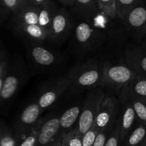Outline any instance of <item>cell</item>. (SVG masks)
Listing matches in <instances>:
<instances>
[{"mask_svg": "<svg viewBox=\"0 0 146 146\" xmlns=\"http://www.w3.org/2000/svg\"><path fill=\"white\" fill-rule=\"evenodd\" d=\"M63 135H60L59 137H58L57 139H56L52 143H51L48 146H61V139H62Z\"/></svg>", "mask_w": 146, "mask_h": 146, "instance_id": "obj_36", "label": "cell"}, {"mask_svg": "<svg viewBox=\"0 0 146 146\" xmlns=\"http://www.w3.org/2000/svg\"><path fill=\"white\" fill-rule=\"evenodd\" d=\"M61 135L60 133L59 117L44 120L38 134L37 146H48Z\"/></svg>", "mask_w": 146, "mask_h": 146, "instance_id": "obj_13", "label": "cell"}, {"mask_svg": "<svg viewBox=\"0 0 146 146\" xmlns=\"http://www.w3.org/2000/svg\"><path fill=\"white\" fill-rule=\"evenodd\" d=\"M72 26L69 13L65 9H61L54 17L48 38L56 44H61L69 35Z\"/></svg>", "mask_w": 146, "mask_h": 146, "instance_id": "obj_10", "label": "cell"}, {"mask_svg": "<svg viewBox=\"0 0 146 146\" xmlns=\"http://www.w3.org/2000/svg\"><path fill=\"white\" fill-rule=\"evenodd\" d=\"M24 46L27 50L28 59L38 69L43 71H52L62 63V56L41 44L24 41Z\"/></svg>", "mask_w": 146, "mask_h": 146, "instance_id": "obj_3", "label": "cell"}, {"mask_svg": "<svg viewBox=\"0 0 146 146\" xmlns=\"http://www.w3.org/2000/svg\"><path fill=\"white\" fill-rule=\"evenodd\" d=\"M105 97L104 91L101 88H94L87 95L77 126L82 135L94 125L99 108Z\"/></svg>", "mask_w": 146, "mask_h": 146, "instance_id": "obj_5", "label": "cell"}, {"mask_svg": "<svg viewBox=\"0 0 146 146\" xmlns=\"http://www.w3.org/2000/svg\"><path fill=\"white\" fill-rule=\"evenodd\" d=\"M71 87L77 89H94L102 86L103 65L95 59H89L73 67L67 74Z\"/></svg>", "mask_w": 146, "mask_h": 146, "instance_id": "obj_2", "label": "cell"}, {"mask_svg": "<svg viewBox=\"0 0 146 146\" xmlns=\"http://www.w3.org/2000/svg\"><path fill=\"white\" fill-rule=\"evenodd\" d=\"M74 7L76 11L86 19L96 15L99 10L96 0H75Z\"/></svg>", "mask_w": 146, "mask_h": 146, "instance_id": "obj_20", "label": "cell"}, {"mask_svg": "<svg viewBox=\"0 0 146 146\" xmlns=\"http://www.w3.org/2000/svg\"><path fill=\"white\" fill-rule=\"evenodd\" d=\"M19 138L14 133L7 123L1 120L0 123V146H19Z\"/></svg>", "mask_w": 146, "mask_h": 146, "instance_id": "obj_22", "label": "cell"}, {"mask_svg": "<svg viewBox=\"0 0 146 146\" xmlns=\"http://www.w3.org/2000/svg\"><path fill=\"white\" fill-rule=\"evenodd\" d=\"M140 0H115L116 15L123 21L128 13L135 7Z\"/></svg>", "mask_w": 146, "mask_h": 146, "instance_id": "obj_25", "label": "cell"}, {"mask_svg": "<svg viewBox=\"0 0 146 146\" xmlns=\"http://www.w3.org/2000/svg\"><path fill=\"white\" fill-rule=\"evenodd\" d=\"M18 1L20 9L24 8V7H27V6H31L30 0H18Z\"/></svg>", "mask_w": 146, "mask_h": 146, "instance_id": "obj_34", "label": "cell"}, {"mask_svg": "<svg viewBox=\"0 0 146 146\" xmlns=\"http://www.w3.org/2000/svg\"><path fill=\"white\" fill-rule=\"evenodd\" d=\"M38 14L39 7L36 6H27L20 9L11 20L12 28L30 24H38Z\"/></svg>", "mask_w": 146, "mask_h": 146, "instance_id": "obj_17", "label": "cell"}, {"mask_svg": "<svg viewBox=\"0 0 146 146\" xmlns=\"http://www.w3.org/2000/svg\"><path fill=\"white\" fill-rule=\"evenodd\" d=\"M100 131H98V128L93 125L86 133L83 135L82 141H83V146H93Z\"/></svg>", "mask_w": 146, "mask_h": 146, "instance_id": "obj_29", "label": "cell"}, {"mask_svg": "<svg viewBox=\"0 0 146 146\" xmlns=\"http://www.w3.org/2000/svg\"><path fill=\"white\" fill-rule=\"evenodd\" d=\"M125 64L146 77V47L130 46L125 53Z\"/></svg>", "mask_w": 146, "mask_h": 146, "instance_id": "obj_14", "label": "cell"}, {"mask_svg": "<svg viewBox=\"0 0 146 146\" xmlns=\"http://www.w3.org/2000/svg\"><path fill=\"white\" fill-rule=\"evenodd\" d=\"M121 140L120 138L118 128L115 126L112 129L110 133L108 140L106 141L105 146H120L121 144Z\"/></svg>", "mask_w": 146, "mask_h": 146, "instance_id": "obj_30", "label": "cell"}, {"mask_svg": "<svg viewBox=\"0 0 146 146\" xmlns=\"http://www.w3.org/2000/svg\"><path fill=\"white\" fill-rule=\"evenodd\" d=\"M44 121V119L40 120L39 122L37 123V125L32 130V131L28 135H27L24 139H22V141L20 143L19 146H37L40 128H41Z\"/></svg>", "mask_w": 146, "mask_h": 146, "instance_id": "obj_28", "label": "cell"}, {"mask_svg": "<svg viewBox=\"0 0 146 146\" xmlns=\"http://www.w3.org/2000/svg\"><path fill=\"white\" fill-rule=\"evenodd\" d=\"M42 111L36 101L29 104L23 110L15 125V133L19 139H24L35 128Z\"/></svg>", "mask_w": 146, "mask_h": 146, "instance_id": "obj_9", "label": "cell"}, {"mask_svg": "<svg viewBox=\"0 0 146 146\" xmlns=\"http://www.w3.org/2000/svg\"><path fill=\"white\" fill-rule=\"evenodd\" d=\"M146 138V126L138 123L124 140L123 146H140Z\"/></svg>", "mask_w": 146, "mask_h": 146, "instance_id": "obj_21", "label": "cell"}, {"mask_svg": "<svg viewBox=\"0 0 146 146\" xmlns=\"http://www.w3.org/2000/svg\"><path fill=\"white\" fill-rule=\"evenodd\" d=\"M139 74L127 64H111L105 63L103 65L102 86L120 94L127 84L132 81Z\"/></svg>", "mask_w": 146, "mask_h": 146, "instance_id": "obj_4", "label": "cell"}, {"mask_svg": "<svg viewBox=\"0 0 146 146\" xmlns=\"http://www.w3.org/2000/svg\"><path fill=\"white\" fill-rule=\"evenodd\" d=\"M132 105L135 115H136L137 121L138 123L143 124L146 126V102L145 101H139V100H133L129 101Z\"/></svg>", "mask_w": 146, "mask_h": 146, "instance_id": "obj_27", "label": "cell"}, {"mask_svg": "<svg viewBox=\"0 0 146 146\" xmlns=\"http://www.w3.org/2000/svg\"><path fill=\"white\" fill-rule=\"evenodd\" d=\"M71 86V81L67 75L46 83L40 90L37 104L44 111L51 106L58 98Z\"/></svg>", "mask_w": 146, "mask_h": 146, "instance_id": "obj_6", "label": "cell"}, {"mask_svg": "<svg viewBox=\"0 0 146 146\" xmlns=\"http://www.w3.org/2000/svg\"><path fill=\"white\" fill-rule=\"evenodd\" d=\"M82 108L79 106H73L68 108L59 117L60 133L61 135L66 133L70 131L74 123L78 119L81 115Z\"/></svg>", "mask_w": 146, "mask_h": 146, "instance_id": "obj_19", "label": "cell"}, {"mask_svg": "<svg viewBox=\"0 0 146 146\" xmlns=\"http://www.w3.org/2000/svg\"><path fill=\"white\" fill-rule=\"evenodd\" d=\"M82 137L77 127L72 128L63 135L61 146H83Z\"/></svg>", "mask_w": 146, "mask_h": 146, "instance_id": "obj_24", "label": "cell"}, {"mask_svg": "<svg viewBox=\"0 0 146 146\" xmlns=\"http://www.w3.org/2000/svg\"><path fill=\"white\" fill-rule=\"evenodd\" d=\"M133 100L146 102V77L141 74L127 84L119 94V101L121 104Z\"/></svg>", "mask_w": 146, "mask_h": 146, "instance_id": "obj_11", "label": "cell"}, {"mask_svg": "<svg viewBox=\"0 0 146 146\" xmlns=\"http://www.w3.org/2000/svg\"><path fill=\"white\" fill-rule=\"evenodd\" d=\"M119 111L118 101L112 96H106L101 104L96 118L94 125L98 131H111L115 124V119Z\"/></svg>", "mask_w": 146, "mask_h": 146, "instance_id": "obj_8", "label": "cell"}, {"mask_svg": "<svg viewBox=\"0 0 146 146\" xmlns=\"http://www.w3.org/2000/svg\"><path fill=\"white\" fill-rule=\"evenodd\" d=\"M11 57L2 40L0 41V89L2 88L4 79L8 73Z\"/></svg>", "mask_w": 146, "mask_h": 146, "instance_id": "obj_23", "label": "cell"}, {"mask_svg": "<svg viewBox=\"0 0 146 146\" xmlns=\"http://www.w3.org/2000/svg\"><path fill=\"white\" fill-rule=\"evenodd\" d=\"M58 10L55 3L51 0H47L39 6V14H38V24L49 33L54 19Z\"/></svg>", "mask_w": 146, "mask_h": 146, "instance_id": "obj_18", "label": "cell"}, {"mask_svg": "<svg viewBox=\"0 0 146 146\" xmlns=\"http://www.w3.org/2000/svg\"><path fill=\"white\" fill-rule=\"evenodd\" d=\"M98 9L106 17L115 19L116 15L115 0H96Z\"/></svg>", "mask_w": 146, "mask_h": 146, "instance_id": "obj_26", "label": "cell"}, {"mask_svg": "<svg viewBox=\"0 0 146 146\" xmlns=\"http://www.w3.org/2000/svg\"><path fill=\"white\" fill-rule=\"evenodd\" d=\"M46 1H47V0H30V4H31V6L39 7L40 5H41Z\"/></svg>", "mask_w": 146, "mask_h": 146, "instance_id": "obj_35", "label": "cell"}, {"mask_svg": "<svg viewBox=\"0 0 146 146\" xmlns=\"http://www.w3.org/2000/svg\"><path fill=\"white\" fill-rule=\"evenodd\" d=\"M145 139H146V138H145ZM140 146H146V141H145H145H144V142L143 143L141 144V145Z\"/></svg>", "mask_w": 146, "mask_h": 146, "instance_id": "obj_37", "label": "cell"}, {"mask_svg": "<svg viewBox=\"0 0 146 146\" xmlns=\"http://www.w3.org/2000/svg\"><path fill=\"white\" fill-rule=\"evenodd\" d=\"M110 133H111L110 131H101L93 146H105L110 135Z\"/></svg>", "mask_w": 146, "mask_h": 146, "instance_id": "obj_32", "label": "cell"}, {"mask_svg": "<svg viewBox=\"0 0 146 146\" xmlns=\"http://www.w3.org/2000/svg\"><path fill=\"white\" fill-rule=\"evenodd\" d=\"M29 71L24 58L19 54L11 57L8 73L0 89V106L6 111L9 104L20 88L28 80Z\"/></svg>", "mask_w": 146, "mask_h": 146, "instance_id": "obj_1", "label": "cell"}, {"mask_svg": "<svg viewBox=\"0 0 146 146\" xmlns=\"http://www.w3.org/2000/svg\"><path fill=\"white\" fill-rule=\"evenodd\" d=\"M58 1L66 6L74 7L75 5V0H58Z\"/></svg>", "mask_w": 146, "mask_h": 146, "instance_id": "obj_33", "label": "cell"}, {"mask_svg": "<svg viewBox=\"0 0 146 146\" xmlns=\"http://www.w3.org/2000/svg\"><path fill=\"white\" fill-rule=\"evenodd\" d=\"M1 5L6 11L13 12L14 14L20 9L18 0H1Z\"/></svg>", "mask_w": 146, "mask_h": 146, "instance_id": "obj_31", "label": "cell"}, {"mask_svg": "<svg viewBox=\"0 0 146 146\" xmlns=\"http://www.w3.org/2000/svg\"><path fill=\"white\" fill-rule=\"evenodd\" d=\"M135 121H137L136 115L131 103L128 101L123 104L121 115L115 123L122 143L134 128Z\"/></svg>", "mask_w": 146, "mask_h": 146, "instance_id": "obj_12", "label": "cell"}, {"mask_svg": "<svg viewBox=\"0 0 146 146\" xmlns=\"http://www.w3.org/2000/svg\"><path fill=\"white\" fill-rule=\"evenodd\" d=\"M145 141H146V139H145Z\"/></svg>", "mask_w": 146, "mask_h": 146, "instance_id": "obj_38", "label": "cell"}, {"mask_svg": "<svg viewBox=\"0 0 146 146\" xmlns=\"http://www.w3.org/2000/svg\"><path fill=\"white\" fill-rule=\"evenodd\" d=\"M99 34L96 28L88 21H83L76 26L75 29V39L78 45L83 47H90L97 39Z\"/></svg>", "mask_w": 146, "mask_h": 146, "instance_id": "obj_16", "label": "cell"}, {"mask_svg": "<svg viewBox=\"0 0 146 146\" xmlns=\"http://www.w3.org/2000/svg\"><path fill=\"white\" fill-rule=\"evenodd\" d=\"M14 32L26 41L41 44L48 38V33L39 24L20 26L12 28Z\"/></svg>", "mask_w": 146, "mask_h": 146, "instance_id": "obj_15", "label": "cell"}, {"mask_svg": "<svg viewBox=\"0 0 146 146\" xmlns=\"http://www.w3.org/2000/svg\"><path fill=\"white\" fill-rule=\"evenodd\" d=\"M123 22L134 38L141 39L146 34V0H140Z\"/></svg>", "mask_w": 146, "mask_h": 146, "instance_id": "obj_7", "label": "cell"}]
</instances>
